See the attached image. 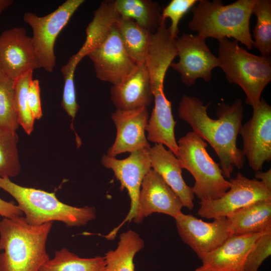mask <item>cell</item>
Wrapping results in <instances>:
<instances>
[{"instance_id":"1","label":"cell","mask_w":271,"mask_h":271,"mask_svg":"<svg viewBox=\"0 0 271 271\" xmlns=\"http://www.w3.org/2000/svg\"><path fill=\"white\" fill-rule=\"evenodd\" d=\"M206 105L198 98L184 95L178 108V116L188 123L193 131L211 146L217 155L222 174L229 178L234 168H243L245 157L238 148L236 141L243 116V106L240 99L231 105L218 104L217 119L210 118Z\"/></svg>"},{"instance_id":"2","label":"cell","mask_w":271,"mask_h":271,"mask_svg":"<svg viewBox=\"0 0 271 271\" xmlns=\"http://www.w3.org/2000/svg\"><path fill=\"white\" fill-rule=\"evenodd\" d=\"M53 222L32 225L23 216L0 221V271H40L50 258L46 243Z\"/></svg>"},{"instance_id":"3","label":"cell","mask_w":271,"mask_h":271,"mask_svg":"<svg viewBox=\"0 0 271 271\" xmlns=\"http://www.w3.org/2000/svg\"><path fill=\"white\" fill-rule=\"evenodd\" d=\"M255 0H238L224 5L221 0H199L192 8L189 28L206 39L233 38L251 50L249 23Z\"/></svg>"},{"instance_id":"4","label":"cell","mask_w":271,"mask_h":271,"mask_svg":"<svg viewBox=\"0 0 271 271\" xmlns=\"http://www.w3.org/2000/svg\"><path fill=\"white\" fill-rule=\"evenodd\" d=\"M0 189L17 202L27 223L32 225L60 221L69 227L86 225L95 219L93 207H77L60 201L54 192L21 186L9 178L0 177Z\"/></svg>"},{"instance_id":"5","label":"cell","mask_w":271,"mask_h":271,"mask_svg":"<svg viewBox=\"0 0 271 271\" xmlns=\"http://www.w3.org/2000/svg\"><path fill=\"white\" fill-rule=\"evenodd\" d=\"M219 67L227 81L238 85L252 108L259 104L262 92L271 80L270 56L254 55L239 46L235 40H219Z\"/></svg>"},{"instance_id":"6","label":"cell","mask_w":271,"mask_h":271,"mask_svg":"<svg viewBox=\"0 0 271 271\" xmlns=\"http://www.w3.org/2000/svg\"><path fill=\"white\" fill-rule=\"evenodd\" d=\"M177 158L182 169L188 171L195 179L192 187L200 201L220 197L230 188V182L222 174L219 164L208 153L207 143L193 131L177 142Z\"/></svg>"},{"instance_id":"7","label":"cell","mask_w":271,"mask_h":271,"mask_svg":"<svg viewBox=\"0 0 271 271\" xmlns=\"http://www.w3.org/2000/svg\"><path fill=\"white\" fill-rule=\"evenodd\" d=\"M84 0H67L48 15L39 17L27 12L24 22L32 29V44L41 68L52 72L56 65L54 45L57 37Z\"/></svg>"},{"instance_id":"8","label":"cell","mask_w":271,"mask_h":271,"mask_svg":"<svg viewBox=\"0 0 271 271\" xmlns=\"http://www.w3.org/2000/svg\"><path fill=\"white\" fill-rule=\"evenodd\" d=\"M150 149V148H149ZM141 149L130 153L127 158L118 160L104 155L101 163L106 168L112 170L114 176L120 183V189H126L130 200V206L123 220L104 237L113 240L121 227L134 218L143 180L152 169L149 149Z\"/></svg>"},{"instance_id":"9","label":"cell","mask_w":271,"mask_h":271,"mask_svg":"<svg viewBox=\"0 0 271 271\" xmlns=\"http://www.w3.org/2000/svg\"><path fill=\"white\" fill-rule=\"evenodd\" d=\"M229 181V189L220 197L199 202L198 215L208 219L226 217L256 201L271 200V190L255 178L249 179L238 173Z\"/></svg>"},{"instance_id":"10","label":"cell","mask_w":271,"mask_h":271,"mask_svg":"<svg viewBox=\"0 0 271 271\" xmlns=\"http://www.w3.org/2000/svg\"><path fill=\"white\" fill-rule=\"evenodd\" d=\"M206 38L198 34H183L176 39L178 62L170 65L181 74L183 83L190 86L198 79L209 82L213 69L219 66V61L211 52L205 42Z\"/></svg>"},{"instance_id":"11","label":"cell","mask_w":271,"mask_h":271,"mask_svg":"<svg viewBox=\"0 0 271 271\" xmlns=\"http://www.w3.org/2000/svg\"><path fill=\"white\" fill-rule=\"evenodd\" d=\"M252 109L251 117L242 124L239 134L244 157L249 167L257 171L271 160V106L261 98L258 105Z\"/></svg>"},{"instance_id":"12","label":"cell","mask_w":271,"mask_h":271,"mask_svg":"<svg viewBox=\"0 0 271 271\" xmlns=\"http://www.w3.org/2000/svg\"><path fill=\"white\" fill-rule=\"evenodd\" d=\"M87 56L93 64L96 77L112 85L122 82L138 66L125 50L117 24L107 39Z\"/></svg>"},{"instance_id":"13","label":"cell","mask_w":271,"mask_h":271,"mask_svg":"<svg viewBox=\"0 0 271 271\" xmlns=\"http://www.w3.org/2000/svg\"><path fill=\"white\" fill-rule=\"evenodd\" d=\"M0 62L4 74L13 81L29 71L41 68L32 37L24 28L15 27L0 35Z\"/></svg>"},{"instance_id":"14","label":"cell","mask_w":271,"mask_h":271,"mask_svg":"<svg viewBox=\"0 0 271 271\" xmlns=\"http://www.w3.org/2000/svg\"><path fill=\"white\" fill-rule=\"evenodd\" d=\"M175 219L180 238L198 257L216 249L231 236L226 217L207 222L182 212Z\"/></svg>"},{"instance_id":"15","label":"cell","mask_w":271,"mask_h":271,"mask_svg":"<svg viewBox=\"0 0 271 271\" xmlns=\"http://www.w3.org/2000/svg\"><path fill=\"white\" fill-rule=\"evenodd\" d=\"M183 207L179 196L152 169L143 180L133 220L140 224L154 213L165 214L175 219L182 213Z\"/></svg>"},{"instance_id":"16","label":"cell","mask_w":271,"mask_h":271,"mask_svg":"<svg viewBox=\"0 0 271 271\" xmlns=\"http://www.w3.org/2000/svg\"><path fill=\"white\" fill-rule=\"evenodd\" d=\"M111 117L116 128V136L107 155L115 157L121 153L150 148L145 133L149 118L147 107L116 109Z\"/></svg>"},{"instance_id":"17","label":"cell","mask_w":271,"mask_h":271,"mask_svg":"<svg viewBox=\"0 0 271 271\" xmlns=\"http://www.w3.org/2000/svg\"><path fill=\"white\" fill-rule=\"evenodd\" d=\"M264 232L230 236L216 249L199 256L202 264L195 271H242L248 253Z\"/></svg>"},{"instance_id":"18","label":"cell","mask_w":271,"mask_h":271,"mask_svg":"<svg viewBox=\"0 0 271 271\" xmlns=\"http://www.w3.org/2000/svg\"><path fill=\"white\" fill-rule=\"evenodd\" d=\"M151 165L167 184L179 196L189 210L194 208V194L192 187L187 185L182 175L179 161L170 150L161 144H155L149 149Z\"/></svg>"},{"instance_id":"19","label":"cell","mask_w":271,"mask_h":271,"mask_svg":"<svg viewBox=\"0 0 271 271\" xmlns=\"http://www.w3.org/2000/svg\"><path fill=\"white\" fill-rule=\"evenodd\" d=\"M134 72L119 84L112 85L110 99L116 109L148 107L154 98L145 63L137 64Z\"/></svg>"},{"instance_id":"20","label":"cell","mask_w":271,"mask_h":271,"mask_svg":"<svg viewBox=\"0 0 271 271\" xmlns=\"http://www.w3.org/2000/svg\"><path fill=\"white\" fill-rule=\"evenodd\" d=\"M153 95L155 104L146 129L147 140L167 147L177 157L178 147L174 133L177 122L172 114V102L163 90L153 92Z\"/></svg>"},{"instance_id":"21","label":"cell","mask_w":271,"mask_h":271,"mask_svg":"<svg viewBox=\"0 0 271 271\" xmlns=\"http://www.w3.org/2000/svg\"><path fill=\"white\" fill-rule=\"evenodd\" d=\"M120 18L116 9L115 1H102L94 12L93 19L86 28L84 43L78 52L69 58L67 64L76 68L84 57L107 39Z\"/></svg>"},{"instance_id":"22","label":"cell","mask_w":271,"mask_h":271,"mask_svg":"<svg viewBox=\"0 0 271 271\" xmlns=\"http://www.w3.org/2000/svg\"><path fill=\"white\" fill-rule=\"evenodd\" d=\"M226 218L231 235L271 231V200L256 201Z\"/></svg>"},{"instance_id":"23","label":"cell","mask_w":271,"mask_h":271,"mask_svg":"<svg viewBox=\"0 0 271 271\" xmlns=\"http://www.w3.org/2000/svg\"><path fill=\"white\" fill-rule=\"evenodd\" d=\"M144 246V240L136 231L129 230L122 233L116 248L105 253L103 271H136L134 256Z\"/></svg>"},{"instance_id":"24","label":"cell","mask_w":271,"mask_h":271,"mask_svg":"<svg viewBox=\"0 0 271 271\" xmlns=\"http://www.w3.org/2000/svg\"><path fill=\"white\" fill-rule=\"evenodd\" d=\"M116 9L120 17L130 19L151 33H154L161 22L160 5L151 0H116Z\"/></svg>"},{"instance_id":"25","label":"cell","mask_w":271,"mask_h":271,"mask_svg":"<svg viewBox=\"0 0 271 271\" xmlns=\"http://www.w3.org/2000/svg\"><path fill=\"white\" fill-rule=\"evenodd\" d=\"M117 28L123 45L130 58L137 64L145 63L151 33L132 19L120 17Z\"/></svg>"},{"instance_id":"26","label":"cell","mask_w":271,"mask_h":271,"mask_svg":"<svg viewBox=\"0 0 271 271\" xmlns=\"http://www.w3.org/2000/svg\"><path fill=\"white\" fill-rule=\"evenodd\" d=\"M104 256L83 258L67 248L57 250L54 257L41 268L40 271H103Z\"/></svg>"},{"instance_id":"27","label":"cell","mask_w":271,"mask_h":271,"mask_svg":"<svg viewBox=\"0 0 271 271\" xmlns=\"http://www.w3.org/2000/svg\"><path fill=\"white\" fill-rule=\"evenodd\" d=\"M252 14L256 17L253 30V47L261 56H270L271 54V1L255 0Z\"/></svg>"},{"instance_id":"28","label":"cell","mask_w":271,"mask_h":271,"mask_svg":"<svg viewBox=\"0 0 271 271\" xmlns=\"http://www.w3.org/2000/svg\"><path fill=\"white\" fill-rule=\"evenodd\" d=\"M16 131L0 128V177L13 178L20 172Z\"/></svg>"},{"instance_id":"29","label":"cell","mask_w":271,"mask_h":271,"mask_svg":"<svg viewBox=\"0 0 271 271\" xmlns=\"http://www.w3.org/2000/svg\"><path fill=\"white\" fill-rule=\"evenodd\" d=\"M33 71H29L14 80L15 106L18 121L25 132L30 134L33 130L35 119L28 103V91L33 79Z\"/></svg>"},{"instance_id":"30","label":"cell","mask_w":271,"mask_h":271,"mask_svg":"<svg viewBox=\"0 0 271 271\" xmlns=\"http://www.w3.org/2000/svg\"><path fill=\"white\" fill-rule=\"evenodd\" d=\"M15 106L14 81L0 76V128L16 131L19 127Z\"/></svg>"},{"instance_id":"31","label":"cell","mask_w":271,"mask_h":271,"mask_svg":"<svg viewBox=\"0 0 271 271\" xmlns=\"http://www.w3.org/2000/svg\"><path fill=\"white\" fill-rule=\"evenodd\" d=\"M271 254V231L263 233L254 242L245 258L242 271H258Z\"/></svg>"},{"instance_id":"32","label":"cell","mask_w":271,"mask_h":271,"mask_svg":"<svg viewBox=\"0 0 271 271\" xmlns=\"http://www.w3.org/2000/svg\"><path fill=\"white\" fill-rule=\"evenodd\" d=\"M198 2V0H172L163 9L161 18L165 21L167 18L170 19L171 24L169 28L172 38L175 39L178 38L180 21Z\"/></svg>"},{"instance_id":"33","label":"cell","mask_w":271,"mask_h":271,"mask_svg":"<svg viewBox=\"0 0 271 271\" xmlns=\"http://www.w3.org/2000/svg\"><path fill=\"white\" fill-rule=\"evenodd\" d=\"M74 76L64 77V86L62 100V106L72 119L75 117L79 106L76 98Z\"/></svg>"},{"instance_id":"34","label":"cell","mask_w":271,"mask_h":271,"mask_svg":"<svg viewBox=\"0 0 271 271\" xmlns=\"http://www.w3.org/2000/svg\"><path fill=\"white\" fill-rule=\"evenodd\" d=\"M28 103L33 118L39 119L43 115L41 99L39 81L33 79L29 86L28 91Z\"/></svg>"},{"instance_id":"35","label":"cell","mask_w":271,"mask_h":271,"mask_svg":"<svg viewBox=\"0 0 271 271\" xmlns=\"http://www.w3.org/2000/svg\"><path fill=\"white\" fill-rule=\"evenodd\" d=\"M0 215L3 218H11L22 216L24 214L17 205L0 198Z\"/></svg>"},{"instance_id":"36","label":"cell","mask_w":271,"mask_h":271,"mask_svg":"<svg viewBox=\"0 0 271 271\" xmlns=\"http://www.w3.org/2000/svg\"><path fill=\"white\" fill-rule=\"evenodd\" d=\"M255 178L259 179L268 189L271 190V169L266 172L260 170L255 171Z\"/></svg>"},{"instance_id":"37","label":"cell","mask_w":271,"mask_h":271,"mask_svg":"<svg viewBox=\"0 0 271 271\" xmlns=\"http://www.w3.org/2000/svg\"><path fill=\"white\" fill-rule=\"evenodd\" d=\"M13 2L12 0H0V15L5 9L12 4Z\"/></svg>"},{"instance_id":"38","label":"cell","mask_w":271,"mask_h":271,"mask_svg":"<svg viewBox=\"0 0 271 271\" xmlns=\"http://www.w3.org/2000/svg\"><path fill=\"white\" fill-rule=\"evenodd\" d=\"M3 75H5V74H4V73L3 72L2 67V65H1V62H0V76H2Z\"/></svg>"}]
</instances>
